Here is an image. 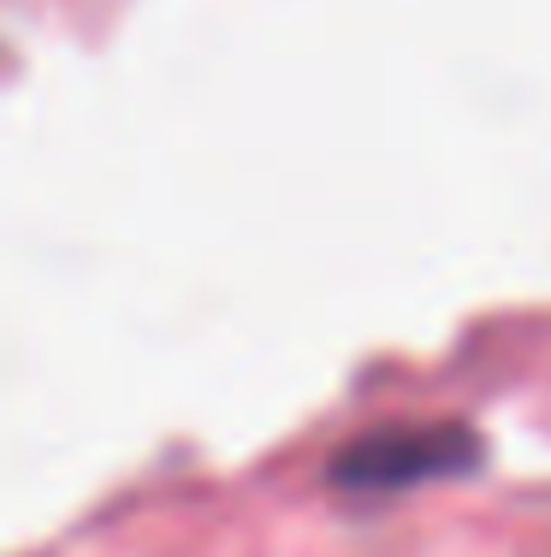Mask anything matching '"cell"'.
<instances>
[{
    "mask_svg": "<svg viewBox=\"0 0 551 557\" xmlns=\"http://www.w3.org/2000/svg\"><path fill=\"white\" fill-rule=\"evenodd\" d=\"M480 462V440L456 421H391L362 440H350L333 457V486L356 498H391L410 486L468 474Z\"/></svg>",
    "mask_w": 551,
    "mask_h": 557,
    "instance_id": "obj_1",
    "label": "cell"
}]
</instances>
